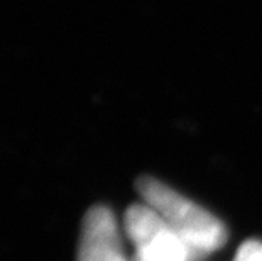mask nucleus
<instances>
[{"label": "nucleus", "mask_w": 262, "mask_h": 261, "mask_svg": "<svg viewBox=\"0 0 262 261\" xmlns=\"http://www.w3.org/2000/svg\"><path fill=\"white\" fill-rule=\"evenodd\" d=\"M136 187L142 202L154 209L186 244L191 261H203L225 244V226L208 210L152 176H141Z\"/></svg>", "instance_id": "f257e3e1"}, {"label": "nucleus", "mask_w": 262, "mask_h": 261, "mask_svg": "<svg viewBox=\"0 0 262 261\" xmlns=\"http://www.w3.org/2000/svg\"><path fill=\"white\" fill-rule=\"evenodd\" d=\"M124 229L134 246L132 261H191L186 244L147 204H132Z\"/></svg>", "instance_id": "f03ea898"}, {"label": "nucleus", "mask_w": 262, "mask_h": 261, "mask_svg": "<svg viewBox=\"0 0 262 261\" xmlns=\"http://www.w3.org/2000/svg\"><path fill=\"white\" fill-rule=\"evenodd\" d=\"M78 261H129L115 215L105 205L92 207L83 217Z\"/></svg>", "instance_id": "7ed1b4c3"}, {"label": "nucleus", "mask_w": 262, "mask_h": 261, "mask_svg": "<svg viewBox=\"0 0 262 261\" xmlns=\"http://www.w3.org/2000/svg\"><path fill=\"white\" fill-rule=\"evenodd\" d=\"M233 261H262V241H245L235 254Z\"/></svg>", "instance_id": "20e7f679"}]
</instances>
